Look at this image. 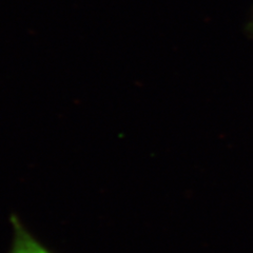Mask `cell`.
I'll return each mask as SVG.
<instances>
[{"label": "cell", "mask_w": 253, "mask_h": 253, "mask_svg": "<svg viewBox=\"0 0 253 253\" xmlns=\"http://www.w3.org/2000/svg\"><path fill=\"white\" fill-rule=\"evenodd\" d=\"M14 240L10 253H51L32 236L17 217H12Z\"/></svg>", "instance_id": "cell-1"}]
</instances>
